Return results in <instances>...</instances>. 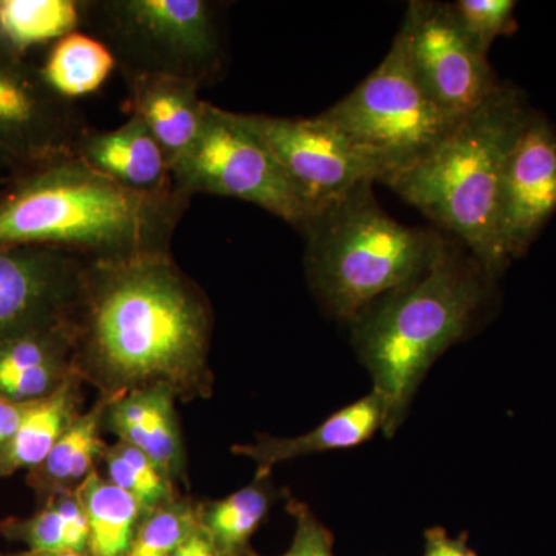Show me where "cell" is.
<instances>
[{"label": "cell", "mask_w": 556, "mask_h": 556, "mask_svg": "<svg viewBox=\"0 0 556 556\" xmlns=\"http://www.w3.org/2000/svg\"><path fill=\"white\" fill-rule=\"evenodd\" d=\"M84 380L72 376L51 396L31 402L16 433L0 455V481L17 471H31L49 456L83 408Z\"/></svg>", "instance_id": "ffe728a7"}, {"label": "cell", "mask_w": 556, "mask_h": 556, "mask_svg": "<svg viewBox=\"0 0 556 556\" xmlns=\"http://www.w3.org/2000/svg\"><path fill=\"white\" fill-rule=\"evenodd\" d=\"M13 556H87L84 554H78V552L72 551H62V552H33L25 551L22 554L13 555Z\"/></svg>", "instance_id": "d6a6232c"}, {"label": "cell", "mask_w": 556, "mask_h": 556, "mask_svg": "<svg viewBox=\"0 0 556 556\" xmlns=\"http://www.w3.org/2000/svg\"><path fill=\"white\" fill-rule=\"evenodd\" d=\"M86 130L72 102L43 83L39 67L0 51V170L16 177L75 153Z\"/></svg>", "instance_id": "8fae6325"}, {"label": "cell", "mask_w": 556, "mask_h": 556, "mask_svg": "<svg viewBox=\"0 0 556 556\" xmlns=\"http://www.w3.org/2000/svg\"><path fill=\"white\" fill-rule=\"evenodd\" d=\"M86 265L61 249L0 247V342L70 320Z\"/></svg>", "instance_id": "7c38bea8"}, {"label": "cell", "mask_w": 556, "mask_h": 556, "mask_svg": "<svg viewBox=\"0 0 556 556\" xmlns=\"http://www.w3.org/2000/svg\"><path fill=\"white\" fill-rule=\"evenodd\" d=\"M70 325L76 371L100 396L164 388L192 402L214 390L211 303L170 252L87 262Z\"/></svg>", "instance_id": "6da1fadb"}, {"label": "cell", "mask_w": 556, "mask_h": 556, "mask_svg": "<svg viewBox=\"0 0 556 556\" xmlns=\"http://www.w3.org/2000/svg\"><path fill=\"white\" fill-rule=\"evenodd\" d=\"M375 182L314 211L302 233L314 294L350 324L372 302L427 273L448 241L434 229L401 225L380 207Z\"/></svg>", "instance_id": "5b68a950"}, {"label": "cell", "mask_w": 556, "mask_h": 556, "mask_svg": "<svg viewBox=\"0 0 556 556\" xmlns=\"http://www.w3.org/2000/svg\"><path fill=\"white\" fill-rule=\"evenodd\" d=\"M182 195L195 193L248 201L302 232L314 208L281 169L276 156L228 110L206 102L199 137L172 167Z\"/></svg>", "instance_id": "ba28073f"}, {"label": "cell", "mask_w": 556, "mask_h": 556, "mask_svg": "<svg viewBox=\"0 0 556 556\" xmlns=\"http://www.w3.org/2000/svg\"><path fill=\"white\" fill-rule=\"evenodd\" d=\"M399 31L420 87L450 119L464 118L501 86L486 56L460 31L450 3L409 2Z\"/></svg>", "instance_id": "30bf717a"}, {"label": "cell", "mask_w": 556, "mask_h": 556, "mask_svg": "<svg viewBox=\"0 0 556 556\" xmlns=\"http://www.w3.org/2000/svg\"><path fill=\"white\" fill-rule=\"evenodd\" d=\"M495 295L496 278L459 241H448L427 273L382 295L348 324L358 361L382 399L388 438L404 422L431 365L478 327Z\"/></svg>", "instance_id": "3957f363"}, {"label": "cell", "mask_w": 556, "mask_h": 556, "mask_svg": "<svg viewBox=\"0 0 556 556\" xmlns=\"http://www.w3.org/2000/svg\"><path fill=\"white\" fill-rule=\"evenodd\" d=\"M75 153L124 188L144 193L175 189L169 156L148 127L134 116L116 129L84 131Z\"/></svg>", "instance_id": "2e32d148"}, {"label": "cell", "mask_w": 556, "mask_h": 556, "mask_svg": "<svg viewBox=\"0 0 556 556\" xmlns=\"http://www.w3.org/2000/svg\"><path fill=\"white\" fill-rule=\"evenodd\" d=\"M288 493L274 484L273 470L257 468L255 477L239 492L222 500L199 503L200 526L222 556H249L251 538L268 518L270 508Z\"/></svg>", "instance_id": "44dd1931"}, {"label": "cell", "mask_w": 556, "mask_h": 556, "mask_svg": "<svg viewBox=\"0 0 556 556\" xmlns=\"http://www.w3.org/2000/svg\"><path fill=\"white\" fill-rule=\"evenodd\" d=\"M199 526V501L178 495L142 515L129 556H170Z\"/></svg>", "instance_id": "4316f807"}, {"label": "cell", "mask_w": 556, "mask_h": 556, "mask_svg": "<svg viewBox=\"0 0 556 556\" xmlns=\"http://www.w3.org/2000/svg\"><path fill=\"white\" fill-rule=\"evenodd\" d=\"M116 65L115 54L100 38L75 30L51 43L39 73L53 93L72 102L100 90Z\"/></svg>", "instance_id": "603a6c76"}, {"label": "cell", "mask_w": 556, "mask_h": 556, "mask_svg": "<svg viewBox=\"0 0 556 556\" xmlns=\"http://www.w3.org/2000/svg\"><path fill=\"white\" fill-rule=\"evenodd\" d=\"M84 24L112 50L123 73L175 76L200 87L222 73V35L207 0L86 2Z\"/></svg>", "instance_id": "8992f818"}, {"label": "cell", "mask_w": 556, "mask_h": 556, "mask_svg": "<svg viewBox=\"0 0 556 556\" xmlns=\"http://www.w3.org/2000/svg\"><path fill=\"white\" fill-rule=\"evenodd\" d=\"M170 556H222L206 530L199 526Z\"/></svg>", "instance_id": "1f68e13d"}, {"label": "cell", "mask_w": 556, "mask_h": 556, "mask_svg": "<svg viewBox=\"0 0 556 556\" xmlns=\"http://www.w3.org/2000/svg\"><path fill=\"white\" fill-rule=\"evenodd\" d=\"M109 401L100 396L89 412L80 413L42 464L28 471L27 484L40 504L61 493L76 492L98 470L109 445L101 437Z\"/></svg>", "instance_id": "d6986e66"}, {"label": "cell", "mask_w": 556, "mask_h": 556, "mask_svg": "<svg viewBox=\"0 0 556 556\" xmlns=\"http://www.w3.org/2000/svg\"><path fill=\"white\" fill-rule=\"evenodd\" d=\"M453 17L468 42L479 51L489 53L490 47L500 36L515 28L514 0H456L450 3Z\"/></svg>", "instance_id": "83f0119b"}, {"label": "cell", "mask_w": 556, "mask_h": 556, "mask_svg": "<svg viewBox=\"0 0 556 556\" xmlns=\"http://www.w3.org/2000/svg\"><path fill=\"white\" fill-rule=\"evenodd\" d=\"M556 214V129L533 109L511 149L500 192L497 236L507 262L525 257Z\"/></svg>", "instance_id": "4fadbf2b"}, {"label": "cell", "mask_w": 556, "mask_h": 556, "mask_svg": "<svg viewBox=\"0 0 556 556\" xmlns=\"http://www.w3.org/2000/svg\"><path fill=\"white\" fill-rule=\"evenodd\" d=\"M189 200L177 189L124 188L67 153L0 190V247L61 249L87 262L170 252Z\"/></svg>", "instance_id": "7a4b0ae2"}, {"label": "cell", "mask_w": 556, "mask_h": 556, "mask_svg": "<svg viewBox=\"0 0 556 556\" xmlns=\"http://www.w3.org/2000/svg\"><path fill=\"white\" fill-rule=\"evenodd\" d=\"M288 514L294 518L295 532L291 547L280 556H334V536L318 521L305 503L288 500ZM249 556H260L252 552Z\"/></svg>", "instance_id": "f1b7e54d"}, {"label": "cell", "mask_w": 556, "mask_h": 556, "mask_svg": "<svg viewBox=\"0 0 556 556\" xmlns=\"http://www.w3.org/2000/svg\"><path fill=\"white\" fill-rule=\"evenodd\" d=\"M0 556H5V555L0 554Z\"/></svg>", "instance_id": "836d02e7"}, {"label": "cell", "mask_w": 556, "mask_h": 556, "mask_svg": "<svg viewBox=\"0 0 556 556\" xmlns=\"http://www.w3.org/2000/svg\"><path fill=\"white\" fill-rule=\"evenodd\" d=\"M237 115L276 156L314 211L342 199L364 182H379L380 170L375 161L324 115Z\"/></svg>", "instance_id": "9c48e42d"}, {"label": "cell", "mask_w": 556, "mask_h": 556, "mask_svg": "<svg viewBox=\"0 0 556 556\" xmlns=\"http://www.w3.org/2000/svg\"><path fill=\"white\" fill-rule=\"evenodd\" d=\"M386 422L382 399L371 391L368 396L332 413L320 426L298 438H274L260 434L254 444L233 445L232 453L247 456L262 470L298 457L358 447L382 430Z\"/></svg>", "instance_id": "ac0fdd59"}, {"label": "cell", "mask_w": 556, "mask_h": 556, "mask_svg": "<svg viewBox=\"0 0 556 556\" xmlns=\"http://www.w3.org/2000/svg\"><path fill=\"white\" fill-rule=\"evenodd\" d=\"M129 98L126 110L155 137L172 167L199 137L206 101L192 80L149 73H124Z\"/></svg>", "instance_id": "e0dca14e"}, {"label": "cell", "mask_w": 556, "mask_h": 556, "mask_svg": "<svg viewBox=\"0 0 556 556\" xmlns=\"http://www.w3.org/2000/svg\"><path fill=\"white\" fill-rule=\"evenodd\" d=\"M175 401L164 388L130 391L110 399L102 427L144 453L170 481L188 482V457Z\"/></svg>", "instance_id": "5bb4252c"}, {"label": "cell", "mask_w": 556, "mask_h": 556, "mask_svg": "<svg viewBox=\"0 0 556 556\" xmlns=\"http://www.w3.org/2000/svg\"><path fill=\"white\" fill-rule=\"evenodd\" d=\"M30 404H17V402L0 396V455L16 433Z\"/></svg>", "instance_id": "4dcf8cb0"}, {"label": "cell", "mask_w": 556, "mask_h": 556, "mask_svg": "<svg viewBox=\"0 0 556 556\" xmlns=\"http://www.w3.org/2000/svg\"><path fill=\"white\" fill-rule=\"evenodd\" d=\"M105 479L135 497L142 515L181 495L177 482L161 473L144 453L126 442L108 445L101 459Z\"/></svg>", "instance_id": "484cf974"}, {"label": "cell", "mask_w": 556, "mask_h": 556, "mask_svg": "<svg viewBox=\"0 0 556 556\" xmlns=\"http://www.w3.org/2000/svg\"><path fill=\"white\" fill-rule=\"evenodd\" d=\"M87 522V556H129L142 510L129 493L94 470L76 490Z\"/></svg>", "instance_id": "cb8c5ba5"}, {"label": "cell", "mask_w": 556, "mask_h": 556, "mask_svg": "<svg viewBox=\"0 0 556 556\" xmlns=\"http://www.w3.org/2000/svg\"><path fill=\"white\" fill-rule=\"evenodd\" d=\"M467 533L459 538L448 536L442 527H431L426 532V555L424 556H478L467 543Z\"/></svg>", "instance_id": "f546056e"}, {"label": "cell", "mask_w": 556, "mask_h": 556, "mask_svg": "<svg viewBox=\"0 0 556 556\" xmlns=\"http://www.w3.org/2000/svg\"><path fill=\"white\" fill-rule=\"evenodd\" d=\"M75 375L70 320L0 342V396L9 401L49 397Z\"/></svg>", "instance_id": "9a60e30c"}, {"label": "cell", "mask_w": 556, "mask_h": 556, "mask_svg": "<svg viewBox=\"0 0 556 556\" xmlns=\"http://www.w3.org/2000/svg\"><path fill=\"white\" fill-rule=\"evenodd\" d=\"M84 16L79 0H0V51L27 60L36 47L79 30Z\"/></svg>", "instance_id": "7402d4cb"}, {"label": "cell", "mask_w": 556, "mask_h": 556, "mask_svg": "<svg viewBox=\"0 0 556 556\" xmlns=\"http://www.w3.org/2000/svg\"><path fill=\"white\" fill-rule=\"evenodd\" d=\"M0 536L25 544L27 551H72L87 555L89 522L78 493H61L40 504L31 517L0 521Z\"/></svg>", "instance_id": "d4e9b609"}, {"label": "cell", "mask_w": 556, "mask_h": 556, "mask_svg": "<svg viewBox=\"0 0 556 556\" xmlns=\"http://www.w3.org/2000/svg\"><path fill=\"white\" fill-rule=\"evenodd\" d=\"M532 112L518 87L501 83L424 159L386 182L405 203L455 236L496 280L510 266L497 236L501 182Z\"/></svg>", "instance_id": "277c9868"}, {"label": "cell", "mask_w": 556, "mask_h": 556, "mask_svg": "<svg viewBox=\"0 0 556 556\" xmlns=\"http://www.w3.org/2000/svg\"><path fill=\"white\" fill-rule=\"evenodd\" d=\"M321 115L375 161L380 185L424 159L457 123L420 87L401 31L378 67Z\"/></svg>", "instance_id": "52a82bcc"}]
</instances>
